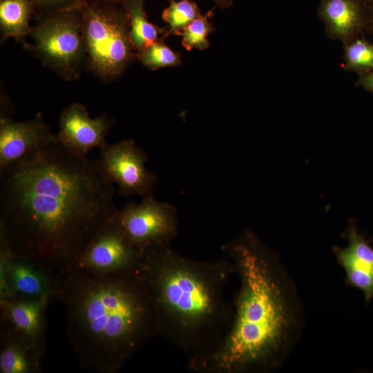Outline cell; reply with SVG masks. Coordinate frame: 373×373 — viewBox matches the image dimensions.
Returning <instances> with one entry per match:
<instances>
[{
    "mask_svg": "<svg viewBox=\"0 0 373 373\" xmlns=\"http://www.w3.org/2000/svg\"><path fill=\"white\" fill-rule=\"evenodd\" d=\"M57 297L64 306L69 344L86 370L116 373L160 336L155 308L138 271H69Z\"/></svg>",
    "mask_w": 373,
    "mask_h": 373,
    "instance_id": "3",
    "label": "cell"
},
{
    "mask_svg": "<svg viewBox=\"0 0 373 373\" xmlns=\"http://www.w3.org/2000/svg\"><path fill=\"white\" fill-rule=\"evenodd\" d=\"M347 245L335 247L337 261L345 273V282L361 291L366 303L373 298V248L352 224L347 232Z\"/></svg>",
    "mask_w": 373,
    "mask_h": 373,
    "instance_id": "14",
    "label": "cell"
},
{
    "mask_svg": "<svg viewBox=\"0 0 373 373\" xmlns=\"http://www.w3.org/2000/svg\"><path fill=\"white\" fill-rule=\"evenodd\" d=\"M345 59L352 68H373V46L358 39L347 46Z\"/></svg>",
    "mask_w": 373,
    "mask_h": 373,
    "instance_id": "22",
    "label": "cell"
},
{
    "mask_svg": "<svg viewBox=\"0 0 373 373\" xmlns=\"http://www.w3.org/2000/svg\"><path fill=\"white\" fill-rule=\"evenodd\" d=\"M36 18L59 11L82 8L86 0H30Z\"/></svg>",
    "mask_w": 373,
    "mask_h": 373,
    "instance_id": "23",
    "label": "cell"
},
{
    "mask_svg": "<svg viewBox=\"0 0 373 373\" xmlns=\"http://www.w3.org/2000/svg\"><path fill=\"white\" fill-rule=\"evenodd\" d=\"M55 138L38 113L32 119H0V171L39 150Z\"/></svg>",
    "mask_w": 373,
    "mask_h": 373,
    "instance_id": "13",
    "label": "cell"
},
{
    "mask_svg": "<svg viewBox=\"0 0 373 373\" xmlns=\"http://www.w3.org/2000/svg\"><path fill=\"white\" fill-rule=\"evenodd\" d=\"M41 359L15 335L1 331L0 372L38 373Z\"/></svg>",
    "mask_w": 373,
    "mask_h": 373,
    "instance_id": "15",
    "label": "cell"
},
{
    "mask_svg": "<svg viewBox=\"0 0 373 373\" xmlns=\"http://www.w3.org/2000/svg\"><path fill=\"white\" fill-rule=\"evenodd\" d=\"M239 288L229 330L198 373H265L285 358L299 326V309L276 254L251 231L224 244Z\"/></svg>",
    "mask_w": 373,
    "mask_h": 373,
    "instance_id": "2",
    "label": "cell"
},
{
    "mask_svg": "<svg viewBox=\"0 0 373 373\" xmlns=\"http://www.w3.org/2000/svg\"><path fill=\"white\" fill-rule=\"evenodd\" d=\"M216 3V6L221 9H226L229 8L233 0H212Z\"/></svg>",
    "mask_w": 373,
    "mask_h": 373,
    "instance_id": "24",
    "label": "cell"
},
{
    "mask_svg": "<svg viewBox=\"0 0 373 373\" xmlns=\"http://www.w3.org/2000/svg\"><path fill=\"white\" fill-rule=\"evenodd\" d=\"M115 193L55 138L0 171V248L63 277L116 212Z\"/></svg>",
    "mask_w": 373,
    "mask_h": 373,
    "instance_id": "1",
    "label": "cell"
},
{
    "mask_svg": "<svg viewBox=\"0 0 373 373\" xmlns=\"http://www.w3.org/2000/svg\"><path fill=\"white\" fill-rule=\"evenodd\" d=\"M30 35L37 57L66 80L79 77L86 68L82 8L37 18Z\"/></svg>",
    "mask_w": 373,
    "mask_h": 373,
    "instance_id": "6",
    "label": "cell"
},
{
    "mask_svg": "<svg viewBox=\"0 0 373 373\" xmlns=\"http://www.w3.org/2000/svg\"><path fill=\"white\" fill-rule=\"evenodd\" d=\"M86 68L102 82L119 77L136 57L122 5L86 1L82 7Z\"/></svg>",
    "mask_w": 373,
    "mask_h": 373,
    "instance_id": "5",
    "label": "cell"
},
{
    "mask_svg": "<svg viewBox=\"0 0 373 373\" xmlns=\"http://www.w3.org/2000/svg\"><path fill=\"white\" fill-rule=\"evenodd\" d=\"M365 85L373 90V73L365 79Z\"/></svg>",
    "mask_w": 373,
    "mask_h": 373,
    "instance_id": "26",
    "label": "cell"
},
{
    "mask_svg": "<svg viewBox=\"0 0 373 373\" xmlns=\"http://www.w3.org/2000/svg\"><path fill=\"white\" fill-rule=\"evenodd\" d=\"M115 122L106 112L91 118L83 104L74 102L61 111L55 138L72 153L87 157L93 149L106 143V137Z\"/></svg>",
    "mask_w": 373,
    "mask_h": 373,
    "instance_id": "12",
    "label": "cell"
},
{
    "mask_svg": "<svg viewBox=\"0 0 373 373\" xmlns=\"http://www.w3.org/2000/svg\"><path fill=\"white\" fill-rule=\"evenodd\" d=\"M142 254L130 242L112 217L66 273L75 271L109 274L139 271Z\"/></svg>",
    "mask_w": 373,
    "mask_h": 373,
    "instance_id": "9",
    "label": "cell"
},
{
    "mask_svg": "<svg viewBox=\"0 0 373 373\" xmlns=\"http://www.w3.org/2000/svg\"><path fill=\"white\" fill-rule=\"evenodd\" d=\"M129 21L130 38L135 52L160 40L163 29L149 21L144 9V0H126L122 4Z\"/></svg>",
    "mask_w": 373,
    "mask_h": 373,
    "instance_id": "17",
    "label": "cell"
},
{
    "mask_svg": "<svg viewBox=\"0 0 373 373\" xmlns=\"http://www.w3.org/2000/svg\"><path fill=\"white\" fill-rule=\"evenodd\" d=\"M63 277L0 248V299L57 297Z\"/></svg>",
    "mask_w": 373,
    "mask_h": 373,
    "instance_id": "10",
    "label": "cell"
},
{
    "mask_svg": "<svg viewBox=\"0 0 373 373\" xmlns=\"http://www.w3.org/2000/svg\"><path fill=\"white\" fill-rule=\"evenodd\" d=\"M213 15V10L194 19L182 33V45L187 50L198 49L204 50L210 46L208 36L215 31L209 19Z\"/></svg>",
    "mask_w": 373,
    "mask_h": 373,
    "instance_id": "21",
    "label": "cell"
},
{
    "mask_svg": "<svg viewBox=\"0 0 373 373\" xmlns=\"http://www.w3.org/2000/svg\"><path fill=\"white\" fill-rule=\"evenodd\" d=\"M321 15L334 35L345 37L356 27L358 10L353 0H325Z\"/></svg>",
    "mask_w": 373,
    "mask_h": 373,
    "instance_id": "18",
    "label": "cell"
},
{
    "mask_svg": "<svg viewBox=\"0 0 373 373\" xmlns=\"http://www.w3.org/2000/svg\"><path fill=\"white\" fill-rule=\"evenodd\" d=\"M136 57L147 68L157 70L182 64L181 55L160 39L136 52Z\"/></svg>",
    "mask_w": 373,
    "mask_h": 373,
    "instance_id": "20",
    "label": "cell"
},
{
    "mask_svg": "<svg viewBox=\"0 0 373 373\" xmlns=\"http://www.w3.org/2000/svg\"><path fill=\"white\" fill-rule=\"evenodd\" d=\"M53 297L0 299L1 331L24 342L41 359L46 349V312Z\"/></svg>",
    "mask_w": 373,
    "mask_h": 373,
    "instance_id": "11",
    "label": "cell"
},
{
    "mask_svg": "<svg viewBox=\"0 0 373 373\" xmlns=\"http://www.w3.org/2000/svg\"><path fill=\"white\" fill-rule=\"evenodd\" d=\"M32 16H34V11L30 0H0L2 39H20L30 35Z\"/></svg>",
    "mask_w": 373,
    "mask_h": 373,
    "instance_id": "16",
    "label": "cell"
},
{
    "mask_svg": "<svg viewBox=\"0 0 373 373\" xmlns=\"http://www.w3.org/2000/svg\"><path fill=\"white\" fill-rule=\"evenodd\" d=\"M126 0H86V1H97L107 3L122 5Z\"/></svg>",
    "mask_w": 373,
    "mask_h": 373,
    "instance_id": "25",
    "label": "cell"
},
{
    "mask_svg": "<svg viewBox=\"0 0 373 373\" xmlns=\"http://www.w3.org/2000/svg\"><path fill=\"white\" fill-rule=\"evenodd\" d=\"M113 217L130 242L142 252L151 247L171 244L178 231L176 208L156 200L154 196L117 208Z\"/></svg>",
    "mask_w": 373,
    "mask_h": 373,
    "instance_id": "7",
    "label": "cell"
},
{
    "mask_svg": "<svg viewBox=\"0 0 373 373\" xmlns=\"http://www.w3.org/2000/svg\"><path fill=\"white\" fill-rule=\"evenodd\" d=\"M153 302L159 334L184 356L190 370L218 347L231 325L226 289L234 274L228 258L196 260L171 244L147 248L139 269Z\"/></svg>",
    "mask_w": 373,
    "mask_h": 373,
    "instance_id": "4",
    "label": "cell"
},
{
    "mask_svg": "<svg viewBox=\"0 0 373 373\" xmlns=\"http://www.w3.org/2000/svg\"><path fill=\"white\" fill-rule=\"evenodd\" d=\"M99 150L97 166L108 181L117 186L121 197L154 196L157 176L146 168L147 156L134 140L106 142Z\"/></svg>",
    "mask_w": 373,
    "mask_h": 373,
    "instance_id": "8",
    "label": "cell"
},
{
    "mask_svg": "<svg viewBox=\"0 0 373 373\" xmlns=\"http://www.w3.org/2000/svg\"><path fill=\"white\" fill-rule=\"evenodd\" d=\"M169 6L162 13V18L168 25L163 30L162 40L171 35L180 36L184 28L201 15L198 5L191 0H169Z\"/></svg>",
    "mask_w": 373,
    "mask_h": 373,
    "instance_id": "19",
    "label": "cell"
}]
</instances>
